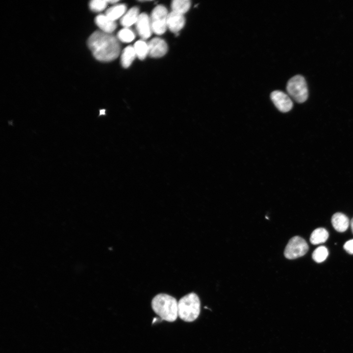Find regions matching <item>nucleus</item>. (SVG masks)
<instances>
[{"instance_id": "obj_2", "label": "nucleus", "mask_w": 353, "mask_h": 353, "mask_svg": "<svg viewBox=\"0 0 353 353\" xmlns=\"http://www.w3.org/2000/svg\"><path fill=\"white\" fill-rule=\"evenodd\" d=\"M153 311L163 320L168 322L175 321L178 316V302L166 294L156 295L152 300Z\"/></svg>"}, {"instance_id": "obj_9", "label": "nucleus", "mask_w": 353, "mask_h": 353, "mask_svg": "<svg viewBox=\"0 0 353 353\" xmlns=\"http://www.w3.org/2000/svg\"><path fill=\"white\" fill-rule=\"evenodd\" d=\"M149 54L154 58L161 57L167 52L168 46L166 42L158 37L152 39L148 43Z\"/></svg>"}, {"instance_id": "obj_1", "label": "nucleus", "mask_w": 353, "mask_h": 353, "mask_svg": "<svg viewBox=\"0 0 353 353\" xmlns=\"http://www.w3.org/2000/svg\"><path fill=\"white\" fill-rule=\"evenodd\" d=\"M87 44L94 56L101 61H112L120 52L118 39L111 33L101 30L93 32L88 38Z\"/></svg>"}, {"instance_id": "obj_7", "label": "nucleus", "mask_w": 353, "mask_h": 353, "mask_svg": "<svg viewBox=\"0 0 353 353\" xmlns=\"http://www.w3.org/2000/svg\"><path fill=\"white\" fill-rule=\"evenodd\" d=\"M270 97L276 107L281 112H287L293 107V101L290 96L281 91L272 92Z\"/></svg>"}, {"instance_id": "obj_25", "label": "nucleus", "mask_w": 353, "mask_h": 353, "mask_svg": "<svg viewBox=\"0 0 353 353\" xmlns=\"http://www.w3.org/2000/svg\"><path fill=\"white\" fill-rule=\"evenodd\" d=\"M100 114V115L104 114H105V110L104 109L101 110Z\"/></svg>"}, {"instance_id": "obj_5", "label": "nucleus", "mask_w": 353, "mask_h": 353, "mask_svg": "<svg viewBox=\"0 0 353 353\" xmlns=\"http://www.w3.org/2000/svg\"><path fill=\"white\" fill-rule=\"evenodd\" d=\"M168 14L166 8L161 5L156 6L152 11L150 18L152 30L156 34L165 32Z\"/></svg>"}, {"instance_id": "obj_12", "label": "nucleus", "mask_w": 353, "mask_h": 353, "mask_svg": "<svg viewBox=\"0 0 353 353\" xmlns=\"http://www.w3.org/2000/svg\"><path fill=\"white\" fill-rule=\"evenodd\" d=\"M331 223L336 230L339 232H344L348 229L350 225V221L345 214L337 212L332 216Z\"/></svg>"}, {"instance_id": "obj_13", "label": "nucleus", "mask_w": 353, "mask_h": 353, "mask_svg": "<svg viewBox=\"0 0 353 353\" xmlns=\"http://www.w3.org/2000/svg\"><path fill=\"white\" fill-rule=\"evenodd\" d=\"M139 15L138 8L132 7L121 19V25L125 27L130 26L136 23Z\"/></svg>"}, {"instance_id": "obj_22", "label": "nucleus", "mask_w": 353, "mask_h": 353, "mask_svg": "<svg viewBox=\"0 0 353 353\" xmlns=\"http://www.w3.org/2000/svg\"><path fill=\"white\" fill-rule=\"evenodd\" d=\"M344 249L349 253L353 254V239L346 242L344 245Z\"/></svg>"}, {"instance_id": "obj_15", "label": "nucleus", "mask_w": 353, "mask_h": 353, "mask_svg": "<svg viewBox=\"0 0 353 353\" xmlns=\"http://www.w3.org/2000/svg\"><path fill=\"white\" fill-rule=\"evenodd\" d=\"M328 237V233L324 228L320 227L315 229L311 233L310 241L314 245L325 242Z\"/></svg>"}, {"instance_id": "obj_21", "label": "nucleus", "mask_w": 353, "mask_h": 353, "mask_svg": "<svg viewBox=\"0 0 353 353\" xmlns=\"http://www.w3.org/2000/svg\"><path fill=\"white\" fill-rule=\"evenodd\" d=\"M108 4L107 0H93L90 2V9L94 12H100L104 10Z\"/></svg>"}, {"instance_id": "obj_11", "label": "nucleus", "mask_w": 353, "mask_h": 353, "mask_svg": "<svg viewBox=\"0 0 353 353\" xmlns=\"http://www.w3.org/2000/svg\"><path fill=\"white\" fill-rule=\"evenodd\" d=\"M95 21L101 30L105 33H111L117 27L115 21L109 18L105 14L98 15Z\"/></svg>"}, {"instance_id": "obj_14", "label": "nucleus", "mask_w": 353, "mask_h": 353, "mask_svg": "<svg viewBox=\"0 0 353 353\" xmlns=\"http://www.w3.org/2000/svg\"><path fill=\"white\" fill-rule=\"evenodd\" d=\"M136 56L133 46H128L123 50L121 57V64L124 68L130 66Z\"/></svg>"}, {"instance_id": "obj_16", "label": "nucleus", "mask_w": 353, "mask_h": 353, "mask_svg": "<svg viewBox=\"0 0 353 353\" xmlns=\"http://www.w3.org/2000/svg\"><path fill=\"white\" fill-rule=\"evenodd\" d=\"M126 7L125 4H120L113 6L108 9L105 15L110 19L115 21L122 17L126 11Z\"/></svg>"}, {"instance_id": "obj_20", "label": "nucleus", "mask_w": 353, "mask_h": 353, "mask_svg": "<svg viewBox=\"0 0 353 353\" xmlns=\"http://www.w3.org/2000/svg\"><path fill=\"white\" fill-rule=\"evenodd\" d=\"M328 255L327 248L325 246H320L316 248L312 253V258L317 262L321 263L326 260Z\"/></svg>"}, {"instance_id": "obj_19", "label": "nucleus", "mask_w": 353, "mask_h": 353, "mask_svg": "<svg viewBox=\"0 0 353 353\" xmlns=\"http://www.w3.org/2000/svg\"><path fill=\"white\" fill-rule=\"evenodd\" d=\"M117 37L124 43H129L134 39L135 35L132 30L128 27H125L118 32Z\"/></svg>"}, {"instance_id": "obj_8", "label": "nucleus", "mask_w": 353, "mask_h": 353, "mask_svg": "<svg viewBox=\"0 0 353 353\" xmlns=\"http://www.w3.org/2000/svg\"><path fill=\"white\" fill-rule=\"evenodd\" d=\"M135 25L138 34L143 39H147L151 36L152 30L150 18L146 13L140 14Z\"/></svg>"}, {"instance_id": "obj_17", "label": "nucleus", "mask_w": 353, "mask_h": 353, "mask_svg": "<svg viewBox=\"0 0 353 353\" xmlns=\"http://www.w3.org/2000/svg\"><path fill=\"white\" fill-rule=\"evenodd\" d=\"M190 6L191 1L189 0H175L171 3L172 11L182 15L188 11Z\"/></svg>"}, {"instance_id": "obj_6", "label": "nucleus", "mask_w": 353, "mask_h": 353, "mask_svg": "<svg viewBox=\"0 0 353 353\" xmlns=\"http://www.w3.org/2000/svg\"><path fill=\"white\" fill-rule=\"evenodd\" d=\"M308 250V246L305 240L296 236L289 240L284 250V254L286 258L294 259L304 255Z\"/></svg>"}, {"instance_id": "obj_4", "label": "nucleus", "mask_w": 353, "mask_h": 353, "mask_svg": "<svg viewBox=\"0 0 353 353\" xmlns=\"http://www.w3.org/2000/svg\"><path fill=\"white\" fill-rule=\"evenodd\" d=\"M286 90L288 95L297 102H304L308 98L307 83L304 77L301 75H296L288 81Z\"/></svg>"}, {"instance_id": "obj_24", "label": "nucleus", "mask_w": 353, "mask_h": 353, "mask_svg": "<svg viewBox=\"0 0 353 353\" xmlns=\"http://www.w3.org/2000/svg\"><path fill=\"white\" fill-rule=\"evenodd\" d=\"M350 224H351V229H352V230L353 233V218L352 219V220L351 221Z\"/></svg>"}, {"instance_id": "obj_10", "label": "nucleus", "mask_w": 353, "mask_h": 353, "mask_svg": "<svg viewBox=\"0 0 353 353\" xmlns=\"http://www.w3.org/2000/svg\"><path fill=\"white\" fill-rule=\"evenodd\" d=\"M185 20L183 15L172 11L168 14L167 27L174 33H177L185 25Z\"/></svg>"}, {"instance_id": "obj_3", "label": "nucleus", "mask_w": 353, "mask_h": 353, "mask_svg": "<svg viewBox=\"0 0 353 353\" xmlns=\"http://www.w3.org/2000/svg\"><path fill=\"white\" fill-rule=\"evenodd\" d=\"M200 301L194 293L182 297L178 302V316L185 322L195 320L200 312Z\"/></svg>"}, {"instance_id": "obj_23", "label": "nucleus", "mask_w": 353, "mask_h": 353, "mask_svg": "<svg viewBox=\"0 0 353 353\" xmlns=\"http://www.w3.org/2000/svg\"><path fill=\"white\" fill-rule=\"evenodd\" d=\"M119 0H107L108 3H110L111 4H114L117 2H118Z\"/></svg>"}, {"instance_id": "obj_18", "label": "nucleus", "mask_w": 353, "mask_h": 353, "mask_svg": "<svg viewBox=\"0 0 353 353\" xmlns=\"http://www.w3.org/2000/svg\"><path fill=\"white\" fill-rule=\"evenodd\" d=\"M136 56L140 60L144 59L149 54L148 44L143 40L136 42L133 46Z\"/></svg>"}]
</instances>
